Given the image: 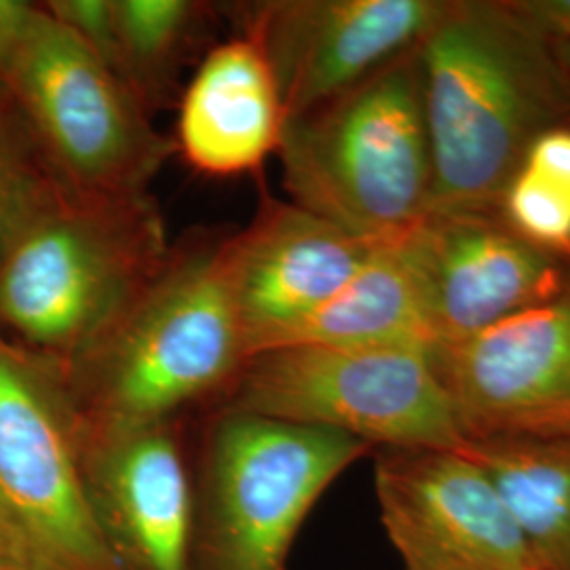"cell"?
<instances>
[{"label":"cell","mask_w":570,"mask_h":570,"mask_svg":"<svg viewBox=\"0 0 570 570\" xmlns=\"http://www.w3.org/2000/svg\"><path fill=\"white\" fill-rule=\"evenodd\" d=\"M0 89L47 167L75 190L148 193L176 155L174 138L45 4L0 0Z\"/></svg>","instance_id":"5b68a950"},{"label":"cell","mask_w":570,"mask_h":570,"mask_svg":"<svg viewBox=\"0 0 570 570\" xmlns=\"http://www.w3.org/2000/svg\"><path fill=\"white\" fill-rule=\"evenodd\" d=\"M404 245L423 285L433 346L475 336L570 284V258L522 237L499 207L429 209Z\"/></svg>","instance_id":"9c48e42d"},{"label":"cell","mask_w":570,"mask_h":570,"mask_svg":"<svg viewBox=\"0 0 570 570\" xmlns=\"http://www.w3.org/2000/svg\"><path fill=\"white\" fill-rule=\"evenodd\" d=\"M214 406L338 431L374 450L468 446L429 351L414 346L266 348Z\"/></svg>","instance_id":"52a82bcc"},{"label":"cell","mask_w":570,"mask_h":570,"mask_svg":"<svg viewBox=\"0 0 570 570\" xmlns=\"http://www.w3.org/2000/svg\"><path fill=\"white\" fill-rule=\"evenodd\" d=\"M60 184L0 89V254L21 220Z\"/></svg>","instance_id":"d6986e66"},{"label":"cell","mask_w":570,"mask_h":570,"mask_svg":"<svg viewBox=\"0 0 570 570\" xmlns=\"http://www.w3.org/2000/svg\"><path fill=\"white\" fill-rule=\"evenodd\" d=\"M372 446L233 407H207L190 449V570H287L308 513Z\"/></svg>","instance_id":"8992f818"},{"label":"cell","mask_w":570,"mask_h":570,"mask_svg":"<svg viewBox=\"0 0 570 570\" xmlns=\"http://www.w3.org/2000/svg\"><path fill=\"white\" fill-rule=\"evenodd\" d=\"M285 110L261 45L239 35L205 53L178 102L176 155L195 171L230 178L277 155Z\"/></svg>","instance_id":"9a60e30c"},{"label":"cell","mask_w":570,"mask_h":570,"mask_svg":"<svg viewBox=\"0 0 570 570\" xmlns=\"http://www.w3.org/2000/svg\"><path fill=\"white\" fill-rule=\"evenodd\" d=\"M522 167L570 188V127L543 134L530 146Z\"/></svg>","instance_id":"7402d4cb"},{"label":"cell","mask_w":570,"mask_h":570,"mask_svg":"<svg viewBox=\"0 0 570 570\" xmlns=\"http://www.w3.org/2000/svg\"><path fill=\"white\" fill-rule=\"evenodd\" d=\"M285 345L414 346L431 351L425 294L404 237L374 245L345 287L277 346Z\"/></svg>","instance_id":"2e32d148"},{"label":"cell","mask_w":570,"mask_h":570,"mask_svg":"<svg viewBox=\"0 0 570 570\" xmlns=\"http://www.w3.org/2000/svg\"><path fill=\"white\" fill-rule=\"evenodd\" d=\"M431 207H499L530 146L570 127V85L513 0H450L419 42Z\"/></svg>","instance_id":"6da1fadb"},{"label":"cell","mask_w":570,"mask_h":570,"mask_svg":"<svg viewBox=\"0 0 570 570\" xmlns=\"http://www.w3.org/2000/svg\"><path fill=\"white\" fill-rule=\"evenodd\" d=\"M546 42L550 45L551 56H553L556 63L560 66L564 79H567L570 85V28L567 32H562L560 37H556V39Z\"/></svg>","instance_id":"603a6c76"},{"label":"cell","mask_w":570,"mask_h":570,"mask_svg":"<svg viewBox=\"0 0 570 570\" xmlns=\"http://www.w3.org/2000/svg\"><path fill=\"white\" fill-rule=\"evenodd\" d=\"M225 237L171 245L150 284L61 366L85 421H176L223 400L249 357L226 285Z\"/></svg>","instance_id":"7a4b0ae2"},{"label":"cell","mask_w":570,"mask_h":570,"mask_svg":"<svg viewBox=\"0 0 570 570\" xmlns=\"http://www.w3.org/2000/svg\"><path fill=\"white\" fill-rule=\"evenodd\" d=\"M277 157L292 204L366 244L406 237L433 193L416 49L287 119Z\"/></svg>","instance_id":"277c9868"},{"label":"cell","mask_w":570,"mask_h":570,"mask_svg":"<svg viewBox=\"0 0 570 570\" xmlns=\"http://www.w3.org/2000/svg\"><path fill=\"white\" fill-rule=\"evenodd\" d=\"M0 570H61L0 499Z\"/></svg>","instance_id":"44dd1931"},{"label":"cell","mask_w":570,"mask_h":570,"mask_svg":"<svg viewBox=\"0 0 570 570\" xmlns=\"http://www.w3.org/2000/svg\"><path fill=\"white\" fill-rule=\"evenodd\" d=\"M429 357L465 440L570 433V284Z\"/></svg>","instance_id":"7c38bea8"},{"label":"cell","mask_w":570,"mask_h":570,"mask_svg":"<svg viewBox=\"0 0 570 570\" xmlns=\"http://www.w3.org/2000/svg\"><path fill=\"white\" fill-rule=\"evenodd\" d=\"M374 492L404 570H537L494 484L463 452L376 450Z\"/></svg>","instance_id":"8fae6325"},{"label":"cell","mask_w":570,"mask_h":570,"mask_svg":"<svg viewBox=\"0 0 570 570\" xmlns=\"http://www.w3.org/2000/svg\"><path fill=\"white\" fill-rule=\"evenodd\" d=\"M244 230L226 235V285L249 357L279 345L338 294L374 245L263 193Z\"/></svg>","instance_id":"5bb4252c"},{"label":"cell","mask_w":570,"mask_h":570,"mask_svg":"<svg viewBox=\"0 0 570 570\" xmlns=\"http://www.w3.org/2000/svg\"><path fill=\"white\" fill-rule=\"evenodd\" d=\"M0 499L61 570H121L91 510L82 416L58 362L0 332Z\"/></svg>","instance_id":"ba28073f"},{"label":"cell","mask_w":570,"mask_h":570,"mask_svg":"<svg viewBox=\"0 0 570 570\" xmlns=\"http://www.w3.org/2000/svg\"><path fill=\"white\" fill-rule=\"evenodd\" d=\"M169 252L150 193L60 183L0 254V332L63 366L150 284Z\"/></svg>","instance_id":"3957f363"},{"label":"cell","mask_w":570,"mask_h":570,"mask_svg":"<svg viewBox=\"0 0 570 570\" xmlns=\"http://www.w3.org/2000/svg\"><path fill=\"white\" fill-rule=\"evenodd\" d=\"M450 0H265L235 9L265 51L285 121L366 81L410 53Z\"/></svg>","instance_id":"30bf717a"},{"label":"cell","mask_w":570,"mask_h":570,"mask_svg":"<svg viewBox=\"0 0 570 570\" xmlns=\"http://www.w3.org/2000/svg\"><path fill=\"white\" fill-rule=\"evenodd\" d=\"M499 209L522 237L570 258V188L520 167Z\"/></svg>","instance_id":"ffe728a7"},{"label":"cell","mask_w":570,"mask_h":570,"mask_svg":"<svg viewBox=\"0 0 570 570\" xmlns=\"http://www.w3.org/2000/svg\"><path fill=\"white\" fill-rule=\"evenodd\" d=\"M186 419L102 425L82 419L91 510L121 570H190Z\"/></svg>","instance_id":"4fadbf2b"},{"label":"cell","mask_w":570,"mask_h":570,"mask_svg":"<svg viewBox=\"0 0 570 570\" xmlns=\"http://www.w3.org/2000/svg\"><path fill=\"white\" fill-rule=\"evenodd\" d=\"M463 454L489 475L537 570H570V433L471 438Z\"/></svg>","instance_id":"e0dca14e"},{"label":"cell","mask_w":570,"mask_h":570,"mask_svg":"<svg viewBox=\"0 0 570 570\" xmlns=\"http://www.w3.org/2000/svg\"><path fill=\"white\" fill-rule=\"evenodd\" d=\"M214 11L199 0H112L115 77L150 117L176 98L184 66L204 41Z\"/></svg>","instance_id":"ac0fdd59"}]
</instances>
